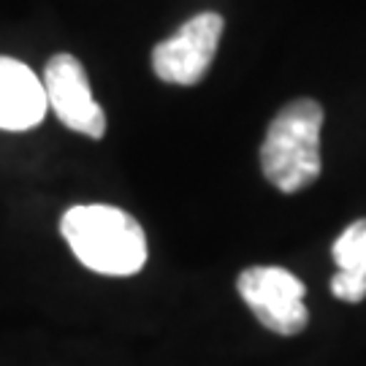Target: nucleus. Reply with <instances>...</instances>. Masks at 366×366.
<instances>
[{
	"label": "nucleus",
	"instance_id": "f257e3e1",
	"mask_svg": "<svg viewBox=\"0 0 366 366\" xmlns=\"http://www.w3.org/2000/svg\"><path fill=\"white\" fill-rule=\"evenodd\" d=\"M68 247L90 272L106 277L139 274L147 263L144 228L133 214L106 204L74 207L60 220Z\"/></svg>",
	"mask_w": 366,
	"mask_h": 366
},
{
	"label": "nucleus",
	"instance_id": "f03ea898",
	"mask_svg": "<svg viewBox=\"0 0 366 366\" xmlns=\"http://www.w3.org/2000/svg\"><path fill=\"white\" fill-rule=\"evenodd\" d=\"M320 131L323 106L299 98L277 112L261 147L266 179L282 193H299L320 177Z\"/></svg>",
	"mask_w": 366,
	"mask_h": 366
},
{
	"label": "nucleus",
	"instance_id": "7ed1b4c3",
	"mask_svg": "<svg viewBox=\"0 0 366 366\" xmlns=\"http://www.w3.org/2000/svg\"><path fill=\"white\" fill-rule=\"evenodd\" d=\"M239 296L263 326L282 337L307 328L310 312L304 307V282L282 266H249L239 274Z\"/></svg>",
	"mask_w": 366,
	"mask_h": 366
},
{
	"label": "nucleus",
	"instance_id": "20e7f679",
	"mask_svg": "<svg viewBox=\"0 0 366 366\" xmlns=\"http://www.w3.org/2000/svg\"><path fill=\"white\" fill-rule=\"evenodd\" d=\"M222 36V16L204 11L187 19L171 39L160 41L152 49V68L160 81L169 84H198L207 76L212 60L217 54Z\"/></svg>",
	"mask_w": 366,
	"mask_h": 366
},
{
	"label": "nucleus",
	"instance_id": "39448f33",
	"mask_svg": "<svg viewBox=\"0 0 366 366\" xmlns=\"http://www.w3.org/2000/svg\"><path fill=\"white\" fill-rule=\"evenodd\" d=\"M44 92L46 106L71 131L104 139L106 114L101 104L92 98L87 71L74 54H54L44 68Z\"/></svg>",
	"mask_w": 366,
	"mask_h": 366
},
{
	"label": "nucleus",
	"instance_id": "423d86ee",
	"mask_svg": "<svg viewBox=\"0 0 366 366\" xmlns=\"http://www.w3.org/2000/svg\"><path fill=\"white\" fill-rule=\"evenodd\" d=\"M44 81L25 63L0 57V131H30L46 117Z\"/></svg>",
	"mask_w": 366,
	"mask_h": 366
},
{
	"label": "nucleus",
	"instance_id": "0eeeda50",
	"mask_svg": "<svg viewBox=\"0 0 366 366\" xmlns=\"http://www.w3.org/2000/svg\"><path fill=\"white\" fill-rule=\"evenodd\" d=\"M337 274L331 277V293L340 301L358 304L366 299V220L350 222L334 242Z\"/></svg>",
	"mask_w": 366,
	"mask_h": 366
}]
</instances>
